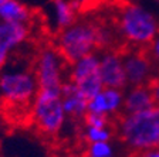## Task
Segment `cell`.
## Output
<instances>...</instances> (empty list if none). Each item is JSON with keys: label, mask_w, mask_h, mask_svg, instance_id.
Here are the masks:
<instances>
[{"label": "cell", "mask_w": 159, "mask_h": 157, "mask_svg": "<svg viewBox=\"0 0 159 157\" xmlns=\"http://www.w3.org/2000/svg\"><path fill=\"white\" fill-rule=\"evenodd\" d=\"M66 59L60 51L53 47H46L37 54L34 61V74L37 78L39 89L61 94L64 84V65Z\"/></svg>", "instance_id": "6"}, {"label": "cell", "mask_w": 159, "mask_h": 157, "mask_svg": "<svg viewBox=\"0 0 159 157\" xmlns=\"http://www.w3.org/2000/svg\"><path fill=\"white\" fill-rule=\"evenodd\" d=\"M99 76L104 84V88L122 91L128 86L122 57L119 52L105 51L102 57H99Z\"/></svg>", "instance_id": "9"}, {"label": "cell", "mask_w": 159, "mask_h": 157, "mask_svg": "<svg viewBox=\"0 0 159 157\" xmlns=\"http://www.w3.org/2000/svg\"><path fill=\"white\" fill-rule=\"evenodd\" d=\"M84 124H87V126H95V128H112L111 118H108L105 115L89 113V112L84 116Z\"/></svg>", "instance_id": "18"}, {"label": "cell", "mask_w": 159, "mask_h": 157, "mask_svg": "<svg viewBox=\"0 0 159 157\" xmlns=\"http://www.w3.org/2000/svg\"><path fill=\"white\" fill-rule=\"evenodd\" d=\"M31 116L36 128L41 133L48 136L58 134L67 119L61 94L39 89L31 103Z\"/></svg>", "instance_id": "5"}, {"label": "cell", "mask_w": 159, "mask_h": 157, "mask_svg": "<svg viewBox=\"0 0 159 157\" xmlns=\"http://www.w3.org/2000/svg\"><path fill=\"white\" fill-rule=\"evenodd\" d=\"M99 74V57L97 54H89L80 58L70 68V81L77 84L91 75Z\"/></svg>", "instance_id": "15"}, {"label": "cell", "mask_w": 159, "mask_h": 157, "mask_svg": "<svg viewBox=\"0 0 159 157\" xmlns=\"http://www.w3.org/2000/svg\"><path fill=\"white\" fill-rule=\"evenodd\" d=\"M77 0H53V10L56 24L60 30L67 28L75 21L77 13L81 9Z\"/></svg>", "instance_id": "14"}, {"label": "cell", "mask_w": 159, "mask_h": 157, "mask_svg": "<svg viewBox=\"0 0 159 157\" xmlns=\"http://www.w3.org/2000/svg\"><path fill=\"white\" fill-rule=\"evenodd\" d=\"M57 50L70 64L85 55L95 54V51L101 50L98 21H74L67 28L60 30Z\"/></svg>", "instance_id": "2"}, {"label": "cell", "mask_w": 159, "mask_h": 157, "mask_svg": "<svg viewBox=\"0 0 159 157\" xmlns=\"http://www.w3.org/2000/svg\"><path fill=\"white\" fill-rule=\"evenodd\" d=\"M30 37V24L0 21V71L10 61V55Z\"/></svg>", "instance_id": "8"}, {"label": "cell", "mask_w": 159, "mask_h": 157, "mask_svg": "<svg viewBox=\"0 0 159 157\" xmlns=\"http://www.w3.org/2000/svg\"><path fill=\"white\" fill-rule=\"evenodd\" d=\"M122 103H124L122 91L112 88H104L98 95H95L88 102V112L89 113L105 115L108 118L118 116L121 113V111H122Z\"/></svg>", "instance_id": "10"}, {"label": "cell", "mask_w": 159, "mask_h": 157, "mask_svg": "<svg viewBox=\"0 0 159 157\" xmlns=\"http://www.w3.org/2000/svg\"><path fill=\"white\" fill-rule=\"evenodd\" d=\"M125 69L126 82L131 86L145 85L152 76L153 58L151 54V43L146 46H131L121 52Z\"/></svg>", "instance_id": "7"}, {"label": "cell", "mask_w": 159, "mask_h": 157, "mask_svg": "<svg viewBox=\"0 0 159 157\" xmlns=\"http://www.w3.org/2000/svg\"><path fill=\"white\" fill-rule=\"evenodd\" d=\"M114 129L132 154L159 149V105L136 113H119Z\"/></svg>", "instance_id": "1"}, {"label": "cell", "mask_w": 159, "mask_h": 157, "mask_svg": "<svg viewBox=\"0 0 159 157\" xmlns=\"http://www.w3.org/2000/svg\"><path fill=\"white\" fill-rule=\"evenodd\" d=\"M155 101L152 98V94L146 85L132 86L131 91L124 96L122 111L121 113H136L155 106Z\"/></svg>", "instance_id": "12"}, {"label": "cell", "mask_w": 159, "mask_h": 157, "mask_svg": "<svg viewBox=\"0 0 159 157\" xmlns=\"http://www.w3.org/2000/svg\"><path fill=\"white\" fill-rule=\"evenodd\" d=\"M134 157H159V149H151V150L141 151V153L134 154Z\"/></svg>", "instance_id": "21"}, {"label": "cell", "mask_w": 159, "mask_h": 157, "mask_svg": "<svg viewBox=\"0 0 159 157\" xmlns=\"http://www.w3.org/2000/svg\"><path fill=\"white\" fill-rule=\"evenodd\" d=\"M61 99H63V108L67 118L84 120V116L88 112V101L80 94L77 85L70 79L64 81L61 86Z\"/></svg>", "instance_id": "11"}, {"label": "cell", "mask_w": 159, "mask_h": 157, "mask_svg": "<svg viewBox=\"0 0 159 157\" xmlns=\"http://www.w3.org/2000/svg\"><path fill=\"white\" fill-rule=\"evenodd\" d=\"M33 11L19 0H0V21L30 24Z\"/></svg>", "instance_id": "13"}, {"label": "cell", "mask_w": 159, "mask_h": 157, "mask_svg": "<svg viewBox=\"0 0 159 157\" xmlns=\"http://www.w3.org/2000/svg\"><path fill=\"white\" fill-rule=\"evenodd\" d=\"M115 23L122 38L132 46L152 43L159 31L153 17L128 0H122L116 7Z\"/></svg>", "instance_id": "3"}, {"label": "cell", "mask_w": 159, "mask_h": 157, "mask_svg": "<svg viewBox=\"0 0 159 157\" xmlns=\"http://www.w3.org/2000/svg\"><path fill=\"white\" fill-rule=\"evenodd\" d=\"M81 6H85V4H88V3H91V0H77Z\"/></svg>", "instance_id": "22"}, {"label": "cell", "mask_w": 159, "mask_h": 157, "mask_svg": "<svg viewBox=\"0 0 159 157\" xmlns=\"http://www.w3.org/2000/svg\"><path fill=\"white\" fill-rule=\"evenodd\" d=\"M37 92L39 84L34 69L6 65L0 71V99L6 103L16 106L33 103Z\"/></svg>", "instance_id": "4"}, {"label": "cell", "mask_w": 159, "mask_h": 157, "mask_svg": "<svg viewBox=\"0 0 159 157\" xmlns=\"http://www.w3.org/2000/svg\"><path fill=\"white\" fill-rule=\"evenodd\" d=\"M151 54H152L153 61H156L159 64V31L155 36L153 41L151 43Z\"/></svg>", "instance_id": "20"}, {"label": "cell", "mask_w": 159, "mask_h": 157, "mask_svg": "<svg viewBox=\"0 0 159 157\" xmlns=\"http://www.w3.org/2000/svg\"><path fill=\"white\" fill-rule=\"evenodd\" d=\"M112 137V128H95L84 124V139L88 144L109 142Z\"/></svg>", "instance_id": "16"}, {"label": "cell", "mask_w": 159, "mask_h": 157, "mask_svg": "<svg viewBox=\"0 0 159 157\" xmlns=\"http://www.w3.org/2000/svg\"><path fill=\"white\" fill-rule=\"evenodd\" d=\"M87 157H114V149L109 142L88 144Z\"/></svg>", "instance_id": "17"}, {"label": "cell", "mask_w": 159, "mask_h": 157, "mask_svg": "<svg viewBox=\"0 0 159 157\" xmlns=\"http://www.w3.org/2000/svg\"><path fill=\"white\" fill-rule=\"evenodd\" d=\"M145 85L148 86V89L151 91V94H152V98H153V101H155V103L159 105V74L151 76Z\"/></svg>", "instance_id": "19"}]
</instances>
